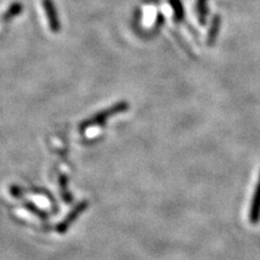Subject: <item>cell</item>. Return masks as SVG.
I'll return each mask as SVG.
<instances>
[{"instance_id":"obj_1","label":"cell","mask_w":260,"mask_h":260,"mask_svg":"<svg viewBox=\"0 0 260 260\" xmlns=\"http://www.w3.org/2000/svg\"><path fill=\"white\" fill-rule=\"evenodd\" d=\"M129 110V103L127 101H118L116 103H114L111 107L101 110L100 112H98L94 115L91 117H89L85 120H83L79 125L80 132H86L87 129L91 128V127H98V126H102L107 120L111 117H114L118 115V114L125 113L126 111Z\"/></svg>"},{"instance_id":"obj_2","label":"cell","mask_w":260,"mask_h":260,"mask_svg":"<svg viewBox=\"0 0 260 260\" xmlns=\"http://www.w3.org/2000/svg\"><path fill=\"white\" fill-rule=\"evenodd\" d=\"M42 5L47 16L49 28L54 34H56V32L61 30V22L53 0H42Z\"/></svg>"},{"instance_id":"obj_3","label":"cell","mask_w":260,"mask_h":260,"mask_svg":"<svg viewBox=\"0 0 260 260\" xmlns=\"http://www.w3.org/2000/svg\"><path fill=\"white\" fill-rule=\"evenodd\" d=\"M220 28H221V15L217 13L213 16V18H211V21H210V26L208 29L207 39H206L208 47L215 46L219 36V32H220Z\"/></svg>"},{"instance_id":"obj_4","label":"cell","mask_w":260,"mask_h":260,"mask_svg":"<svg viewBox=\"0 0 260 260\" xmlns=\"http://www.w3.org/2000/svg\"><path fill=\"white\" fill-rule=\"evenodd\" d=\"M208 2L209 0H197L195 3V11H197L198 21L201 25H206L209 9H208Z\"/></svg>"},{"instance_id":"obj_5","label":"cell","mask_w":260,"mask_h":260,"mask_svg":"<svg viewBox=\"0 0 260 260\" xmlns=\"http://www.w3.org/2000/svg\"><path fill=\"white\" fill-rule=\"evenodd\" d=\"M259 213H260V178L258 181V185L256 188V192L253 199V204L250 206V214H249V219L250 222H257L258 218H259Z\"/></svg>"},{"instance_id":"obj_6","label":"cell","mask_w":260,"mask_h":260,"mask_svg":"<svg viewBox=\"0 0 260 260\" xmlns=\"http://www.w3.org/2000/svg\"><path fill=\"white\" fill-rule=\"evenodd\" d=\"M169 6L172 8L174 19L177 23H182L184 21L185 11L181 0H168Z\"/></svg>"},{"instance_id":"obj_7","label":"cell","mask_w":260,"mask_h":260,"mask_svg":"<svg viewBox=\"0 0 260 260\" xmlns=\"http://www.w3.org/2000/svg\"><path fill=\"white\" fill-rule=\"evenodd\" d=\"M24 10V7L21 3H13L9 6V8L6 10L4 13V21L5 22H10L13 19H15L16 16H19Z\"/></svg>"},{"instance_id":"obj_8","label":"cell","mask_w":260,"mask_h":260,"mask_svg":"<svg viewBox=\"0 0 260 260\" xmlns=\"http://www.w3.org/2000/svg\"><path fill=\"white\" fill-rule=\"evenodd\" d=\"M86 204H88V203H86V202H83V203H81V204H80L79 206L75 207V209L72 211V213H71V216L69 215V216H68V218L65 219V220H64L62 223H60V225H59V231H60V232H63V231L67 230V228L69 226V224H70L72 221H74V220H75V218H76V217L81 213V211H83V210L85 209Z\"/></svg>"}]
</instances>
